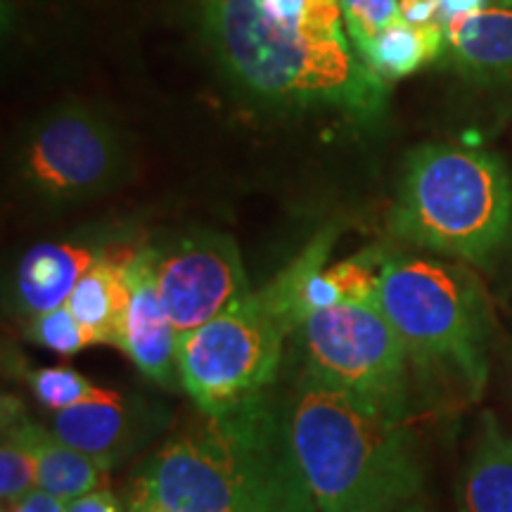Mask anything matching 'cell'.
I'll list each match as a JSON object with an SVG mask.
<instances>
[{"label":"cell","mask_w":512,"mask_h":512,"mask_svg":"<svg viewBox=\"0 0 512 512\" xmlns=\"http://www.w3.org/2000/svg\"><path fill=\"white\" fill-rule=\"evenodd\" d=\"M223 74L256 102L370 121L387 107L349 38L339 0H192Z\"/></svg>","instance_id":"cell-1"},{"label":"cell","mask_w":512,"mask_h":512,"mask_svg":"<svg viewBox=\"0 0 512 512\" xmlns=\"http://www.w3.org/2000/svg\"><path fill=\"white\" fill-rule=\"evenodd\" d=\"M131 494L178 512H318L271 392L197 411L140 463Z\"/></svg>","instance_id":"cell-2"},{"label":"cell","mask_w":512,"mask_h":512,"mask_svg":"<svg viewBox=\"0 0 512 512\" xmlns=\"http://www.w3.org/2000/svg\"><path fill=\"white\" fill-rule=\"evenodd\" d=\"M287 415L318 512H403L420 494L425 467L408 420L309 370Z\"/></svg>","instance_id":"cell-3"},{"label":"cell","mask_w":512,"mask_h":512,"mask_svg":"<svg viewBox=\"0 0 512 512\" xmlns=\"http://www.w3.org/2000/svg\"><path fill=\"white\" fill-rule=\"evenodd\" d=\"M375 304L401 337L425 396L479 401L489 380L491 306L470 268L389 252Z\"/></svg>","instance_id":"cell-4"},{"label":"cell","mask_w":512,"mask_h":512,"mask_svg":"<svg viewBox=\"0 0 512 512\" xmlns=\"http://www.w3.org/2000/svg\"><path fill=\"white\" fill-rule=\"evenodd\" d=\"M394 238L484 266L512 238V178L501 157L458 145H422L403 166L389 214Z\"/></svg>","instance_id":"cell-5"},{"label":"cell","mask_w":512,"mask_h":512,"mask_svg":"<svg viewBox=\"0 0 512 512\" xmlns=\"http://www.w3.org/2000/svg\"><path fill=\"white\" fill-rule=\"evenodd\" d=\"M290 337L259 292L176 342L178 380L197 411L216 413L271 392Z\"/></svg>","instance_id":"cell-6"},{"label":"cell","mask_w":512,"mask_h":512,"mask_svg":"<svg viewBox=\"0 0 512 512\" xmlns=\"http://www.w3.org/2000/svg\"><path fill=\"white\" fill-rule=\"evenodd\" d=\"M306 370L380 411L408 420L413 373L401 337L375 302L337 304L299 328Z\"/></svg>","instance_id":"cell-7"},{"label":"cell","mask_w":512,"mask_h":512,"mask_svg":"<svg viewBox=\"0 0 512 512\" xmlns=\"http://www.w3.org/2000/svg\"><path fill=\"white\" fill-rule=\"evenodd\" d=\"M126 169L119 128L81 102H62L31 121L15 157L19 183L48 204L105 195L124 181Z\"/></svg>","instance_id":"cell-8"},{"label":"cell","mask_w":512,"mask_h":512,"mask_svg":"<svg viewBox=\"0 0 512 512\" xmlns=\"http://www.w3.org/2000/svg\"><path fill=\"white\" fill-rule=\"evenodd\" d=\"M159 297L176 335L202 328L252 294L238 242L216 230H190L150 247Z\"/></svg>","instance_id":"cell-9"},{"label":"cell","mask_w":512,"mask_h":512,"mask_svg":"<svg viewBox=\"0 0 512 512\" xmlns=\"http://www.w3.org/2000/svg\"><path fill=\"white\" fill-rule=\"evenodd\" d=\"M114 242H119V238L91 230L29 247L12 273V309L27 320L60 309L69 302L83 275L110 252Z\"/></svg>","instance_id":"cell-10"},{"label":"cell","mask_w":512,"mask_h":512,"mask_svg":"<svg viewBox=\"0 0 512 512\" xmlns=\"http://www.w3.org/2000/svg\"><path fill=\"white\" fill-rule=\"evenodd\" d=\"M164 422L155 408H147L136 399H124L110 389L102 399L55 413L50 432L112 470L119 460L136 453L159 427H164Z\"/></svg>","instance_id":"cell-11"},{"label":"cell","mask_w":512,"mask_h":512,"mask_svg":"<svg viewBox=\"0 0 512 512\" xmlns=\"http://www.w3.org/2000/svg\"><path fill=\"white\" fill-rule=\"evenodd\" d=\"M176 342V328L164 309L152 273L150 247H143L131 264V302L119 351L131 358L147 380L171 389L178 380Z\"/></svg>","instance_id":"cell-12"},{"label":"cell","mask_w":512,"mask_h":512,"mask_svg":"<svg viewBox=\"0 0 512 512\" xmlns=\"http://www.w3.org/2000/svg\"><path fill=\"white\" fill-rule=\"evenodd\" d=\"M444 57L467 81L510 83L512 81V8L470 12L444 22Z\"/></svg>","instance_id":"cell-13"},{"label":"cell","mask_w":512,"mask_h":512,"mask_svg":"<svg viewBox=\"0 0 512 512\" xmlns=\"http://www.w3.org/2000/svg\"><path fill=\"white\" fill-rule=\"evenodd\" d=\"M128 240L114 242L110 252L79 280L69 297V311L93 332L98 344L121 349L124 318L131 302V264L140 254Z\"/></svg>","instance_id":"cell-14"},{"label":"cell","mask_w":512,"mask_h":512,"mask_svg":"<svg viewBox=\"0 0 512 512\" xmlns=\"http://www.w3.org/2000/svg\"><path fill=\"white\" fill-rule=\"evenodd\" d=\"M460 512H512V434L491 411L479 418L458 484Z\"/></svg>","instance_id":"cell-15"},{"label":"cell","mask_w":512,"mask_h":512,"mask_svg":"<svg viewBox=\"0 0 512 512\" xmlns=\"http://www.w3.org/2000/svg\"><path fill=\"white\" fill-rule=\"evenodd\" d=\"M444 48V24H411L396 19L370 38L366 46L358 48V55L375 76L384 83H394L420 72L444 55Z\"/></svg>","instance_id":"cell-16"},{"label":"cell","mask_w":512,"mask_h":512,"mask_svg":"<svg viewBox=\"0 0 512 512\" xmlns=\"http://www.w3.org/2000/svg\"><path fill=\"white\" fill-rule=\"evenodd\" d=\"M389 252L380 245L366 247L349 259L337 261L323 271H318L306 283L299 299V318L304 320L320 309H330L337 304L375 302L380 273Z\"/></svg>","instance_id":"cell-17"},{"label":"cell","mask_w":512,"mask_h":512,"mask_svg":"<svg viewBox=\"0 0 512 512\" xmlns=\"http://www.w3.org/2000/svg\"><path fill=\"white\" fill-rule=\"evenodd\" d=\"M34 456L38 489L48 491L64 503L105 489L110 479V467L67 446L41 425H34Z\"/></svg>","instance_id":"cell-18"},{"label":"cell","mask_w":512,"mask_h":512,"mask_svg":"<svg viewBox=\"0 0 512 512\" xmlns=\"http://www.w3.org/2000/svg\"><path fill=\"white\" fill-rule=\"evenodd\" d=\"M34 425L27 418L17 396H3V439H0V496L17 505L24 496L38 489Z\"/></svg>","instance_id":"cell-19"},{"label":"cell","mask_w":512,"mask_h":512,"mask_svg":"<svg viewBox=\"0 0 512 512\" xmlns=\"http://www.w3.org/2000/svg\"><path fill=\"white\" fill-rule=\"evenodd\" d=\"M27 380L36 399L55 413L81 406V403L102 399V396L110 392V389L98 387L86 375L76 373L74 368L67 366L31 370Z\"/></svg>","instance_id":"cell-20"},{"label":"cell","mask_w":512,"mask_h":512,"mask_svg":"<svg viewBox=\"0 0 512 512\" xmlns=\"http://www.w3.org/2000/svg\"><path fill=\"white\" fill-rule=\"evenodd\" d=\"M27 337L38 347H46L60 356H74L79 351L98 344V339L86 325H81L69 306L53 309L27 320Z\"/></svg>","instance_id":"cell-21"},{"label":"cell","mask_w":512,"mask_h":512,"mask_svg":"<svg viewBox=\"0 0 512 512\" xmlns=\"http://www.w3.org/2000/svg\"><path fill=\"white\" fill-rule=\"evenodd\" d=\"M339 5L356 50L366 46L384 27L401 19L399 0H339Z\"/></svg>","instance_id":"cell-22"},{"label":"cell","mask_w":512,"mask_h":512,"mask_svg":"<svg viewBox=\"0 0 512 512\" xmlns=\"http://www.w3.org/2000/svg\"><path fill=\"white\" fill-rule=\"evenodd\" d=\"M399 12L411 24H444L439 0H399Z\"/></svg>","instance_id":"cell-23"},{"label":"cell","mask_w":512,"mask_h":512,"mask_svg":"<svg viewBox=\"0 0 512 512\" xmlns=\"http://www.w3.org/2000/svg\"><path fill=\"white\" fill-rule=\"evenodd\" d=\"M67 512H121L119 498L110 489H98L67 503Z\"/></svg>","instance_id":"cell-24"},{"label":"cell","mask_w":512,"mask_h":512,"mask_svg":"<svg viewBox=\"0 0 512 512\" xmlns=\"http://www.w3.org/2000/svg\"><path fill=\"white\" fill-rule=\"evenodd\" d=\"M10 508H15V512H67V503L48 494V491L36 489L29 496H24L17 505H10Z\"/></svg>","instance_id":"cell-25"},{"label":"cell","mask_w":512,"mask_h":512,"mask_svg":"<svg viewBox=\"0 0 512 512\" xmlns=\"http://www.w3.org/2000/svg\"><path fill=\"white\" fill-rule=\"evenodd\" d=\"M439 3H441V12H444V22H446V19L491 8V3H501V0H439Z\"/></svg>","instance_id":"cell-26"},{"label":"cell","mask_w":512,"mask_h":512,"mask_svg":"<svg viewBox=\"0 0 512 512\" xmlns=\"http://www.w3.org/2000/svg\"><path fill=\"white\" fill-rule=\"evenodd\" d=\"M128 512H178V510L164 508V505L147 501V498H143V496L128 494Z\"/></svg>","instance_id":"cell-27"},{"label":"cell","mask_w":512,"mask_h":512,"mask_svg":"<svg viewBox=\"0 0 512 512\" xmlns=\"http://www.w3.org/2000/svg\"><path fill=\"white\" fill-rule=\"evenodd\" d=\"M403 512H425V510H420V508H406Z\"/></svg>","instance_id":"cell-28"},{"label":"cell","mask_w":512,"mask_h":512,"mask_svg":"<svg viewBox=\"0 0 512 512\" xmlns=\"http://www.w3.org/2000/svg\"><path fill=\"white\" fill-rule=\"evenodd\" d=\"M3 512H15V508H10V510H8V508H5Z\"/></svg>","instance_id":"cell-29"}]
</instances>
